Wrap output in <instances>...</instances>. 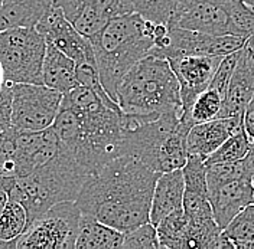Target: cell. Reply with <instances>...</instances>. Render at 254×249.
<instances>
[{
    "mask_svg": "<svg viewBox=\"0 0 254 249\" xmlns=\"http://www.w3.org/2000/svg\"><path fill=\"white\" fill-rule=\"evenodd\" d=\"M159 171L136 157L122 154L87 177L75 203L90 215L120 232L150 222V204Z\"/></svg>",
    "mask_w": 254,
    "mask_h": 249,
    "instance_id": "6da1fadb",
    "label": "cell"
},
{
    "mask_svg": "<svg viewBox=\"0 0 254 249\" xmlns=\"http://www.w3.org/2000/svg\"><path fill=\"white\" fill-rule=\"evenodd\" d=\"M52 128L90 174L122 156L123 111L103 101L87 87L78 85L63 94Z\"/></svg>",
    "mask_w": 254,
    "mask_h": 249,
    "instance_id": "7a4b0ae2",
    "label": "cell"
},
{
    "mask_svg": "<svg viewBox=\"0 0 254 249\" xmlns=\"http://www.w3.org/2000/svg\"><path fill=\"white\" fill-rule=\"evenodd\" d=\"M94 52L98 78L116 101V88L127 71L155 44V23L130 12L113 17L88 38Z\"/></svg>",
    "mask_w": 254,
    "mask_h": 249,
    "instance_id": "3957f363",
    "label": "cell"
},
{
    "mask_svg": "<svg viewBox=\"0 0 254 249\" xmlns=\"http://www.w3.org/2000/svg\"><path fill=\"white\" fill-rule=\"evenodd\" d=\"M88 176L90 173L63 144L58 153L45 164L22 177L0 179V185L7 192L9 199L26 209L29 225L54 204L75 200Z\"/></svg>",
    "mask_w": 254,
    "mask_h": 249,
    "instance_id": "277c9868",
    "label": "cell"
},
{
    "mask_svg": "<svg viewBox=\"0 0 254 249\" xmlns=\"http://www.w3.org/2000/svg\"><path fill=\"white\" fill-rule=\"evenodd\" d=\"M116 102L126 114L155 117L169 111L181 114L179 84L169 62L155 55L137 61L120 79Z\"/></svg>",
    "mask_w": 254,
    "mask_h": 249,
    "instance_id": "5b68a950",
    "label": "cell"
},
{
    "mask_svg": "<svg viewBox=\"0 0 254 249\" xmlns=\"http://www.w3.org/2000/svg\"><path fill=\"white\" fill-rule=\"evenodd\" d=\"M47 39L35 28L0 32V63L4 81L12 84H42V62Z\"/></svg>",
    "mask_w": 254,
    "mask_h": 249,
    "instance_id": "8992f818",
    "label": "cell"
},
{
    "mask_svg": "<svg viewBox=\"0 0 254 249\" xmlns=\"http://www.w3.org/2000/svg\"><path fill=\"white\" fill-rule=\"evenodd\" d=\"M79 220L81 210L75 200L57 203L26 226L16 249L75 248Z\"/></svg>",
    "mask_w": 254,
    "mask_h": 249,
    "instance_id": "52a82bcc",
    "label": "cell"
},
{
    "mask_svg": "<svg viewBox=\"0 0 254 249\" xmlns=\"http://www.w3.org/2000/svg\"><path fill=\"white\" fill-rule=\"evenodd\" d=\"M247 39L236 35H208L202 32L168 26V33L155 41L149 55L171 59L184 55L225 56L237 52Z\"/></svg>",
    "mask_w": 254,
    "mask_h": 249,
    "instance_id": "ba28073f",
    "label": "cell"
},
{
    "mask_svg": "<svg viewBox=\"0 0 254 249\" xmlns=\"http://www.w3.org/2000/svg\"><path fill=\"white\" fill-rule=\"evenodd\" d=\"M63 94L44 84H13L12 127L19 131H39L52 127Z\"/></svg>",
    "mask_w": 254,
    "mask_h": 249,
    "instance_id": "9c48e42d",
    "label": "cell"
},
{
    "mask_svg": "<svg viewBox=\"0 0 254 249\" xmlns=\"http://www.w3.org/2000/svg\"><path fill=\"white\" fill-rule=\"evenodd\" d=\"M168 26L208 35H233L231 0H176Z\"/></svg>",
    "mask_w": 254,
    "mask_h": 249,
    "instance_id": "30bf717a",
    "label": "cell"
},
{
    "mask_svg": "<svg viewBox=\"0 0 254 249\" xmlns=\"http://www.w3.org/2000/svg\"><path fill=\"white\" fill-rule=\"evenodd\" d=\"M35 29L44 35L47 42L69 56L75 65L95 63L90 39L72 26V23L64 16L61 7L54 1L49 4Z\"/></svg>",
    "mask_w": 254,
    "mask_h": 249,
    "instance_id": "8fae6325",
    "label": "cell"
},
{
    "mask_svg": "<svg viewBox=\"0 0 254 249\" xmlns=\"http://www.w3.org/2000/svg\"><path fill=\"white\" fill-rule=\"evenodd\" d=\"M72 26L91 38L109 20L133 12L130 0H54Z\"/></svg>",
    "mask_w": 254,
    "mask_h": 249,
    "instance_id": "7c38bea8",
    "label": "cell"
},
{
    "mask_svg": "<svg viewBox=\"0 0 254 249\" xmlns=\"http://www.w3.org/2000/svg\"><path fill=\"white\" fill-rule=\"evenodd\" d=\"M222 58L212 55H184L168 59L179 84L181 115L190 111L195 98L209 85Z\"/></svg>",
    "mask_w": 254,
    "mask_h": 249,
    "instance_id": "4fadbf2b",
    "label": "cell"
},
{
    "mask_svg": "<svg viewBox=\"0 0 254 249\" xmlns=\"http://www.w3.org/2000/svg\"><path fill=\"white\" fill-rule=\"evenodd\" d=\"M254 94V52L244 45L238 52L237 62L222 98L218 118L240 115Z\"/></svg>",
    "mask_w": 254,
    "mask_h": 249,
    "instance_id": "5bb4252c",
    "label": "cell"
},
{
    "mask_svg": "<svg viewBox=\"0 0 254 249\" xmlns=\"http://www.w3.org/2000/svg\"><path fill=\"white\" fill-rule=\"evenodd\" d=\"M205 158L195 154H188L187 163L182 167L184 173V200L182 209L188 220L214 218L208 186H206V164Z\"/></svg>",
    "mask_w": 254,
    "mask_h": 249,
    "instance_id": "9a60e30c",
    "label": "cell"
},
{
    "mask_svg": "<svg viewBox=\"0 0 254 249\" xmlns=\"http://www.w3.org/2000/svg\"><path fill=\"white\" fill-rule=\"evenodd\" d=\"M208 196L212 216L217 225L224 229L231 222V219L238 215L246 206L253 203V177L244 176L230 183H225L208 192Z\"/></svg>",
    "mask_w": 254,
    "mask_h": 249,
    "instance_id": "2e32d148",
    "label": "cell"
},
{
    "mask_svg": "<svg viewBox=\"0 0 254 249\" xmlns=\"http://www.w3.org/2000/svg\"><path fill=\"white\" fill-rule=\"evenodd\" d=\"M244 127L243 114L233 117L214 118L205 123L193 124L187 136L188 154H195L206 158L214 150H217L230 136Z\"/></svg>",
    "mask_w": 254,
    "mask_h": 249,
    "instance_id": "e0dca14e",
    "label": "cell"
},
{
    "mask_svg": "<svg viewBox=\"0 0 254 249\" xmlns=\"http://www.w3.org/2000/svg\"><path fill=\"white\" fill-rule=\"evenodd\" d=\"M184 186L185 185L182 169L165 171L159 174L152 196L149 215V219L153 225H158L169 213L182 209Z\"/></svg>",
    "mask_w": 254,
    "mask_h": 249,
    "instance_id": "ac0fdd59",
    "label": "cell"
},
{
    "mask_svg": "<svg viewBox=\"0 0 254 249\" xmlns=\"http://www.w3.org/2000/svg\"><path fill=\"white\" fill-rule=\"evenodd\" d=\"M42 84L61 94L69 93L79 85L75 62L49 42L42 62Z\"/></svg>",
    "mask_w": 254,
    "mask_h": 249,
    "instance_id": "d6986e66",
    "label": "cell"
},
{
    "mask_svg": "<svg viewBox=\"0 0 254 249\" xmlns=\"http://www.w3.org/2000/svg\"><path fill=\"white\" fill-rule=\"evenodd\" d=\"M54 0H4L0 6V32L13 28H36Z\"/></svg>",
    "mask_w": 254,
    "mask_h": 249,
    "instance_id": "ffe728a7",
    "label": "cell"
},
{
    "mask_svg": "<svg viewBox=\"0 0 254 249\" xmlns=\"http://www.w3.org/2000/svg\"><path fill=\"white\" fill-rule=\"evenodd\" d=\"M123 232L100 222L90 215L81 213L75 249L122 248Z\"/></svg>",
    "mask_w": 254,
    "mask_h": 249,
    "instance_id": "44dd1931",
    "label": "cell"
},
{
    "mask_svg": "<svg viewBox=\"0 0 254 249\" xmlns=\"http://www.w3.org/2000/svg\"><path fill=\"white\" fill-rule=\"evenodd\" d=\"M156 226L160 248L185 249V238L188 232V218L184 209L175 210L162 219Z\"/></svg>",
    "mask_w": 254,
    "mask_h": 249,
    "instance_id": "7402d4cb",
    "label": "cell"
},
{
    "mask_svg": "<svg viewBox=\"0 0 254 249\" xmlns=\"http://www.w3.org/2000/svg\"><path fill=\"white\" fill-rule=\"evenodd\" d=\"M233 248L254 249V203L246 206L222 229Z\"/></svg>",
    "mask_w": 254,
    "mask_h": 249,
    "instance_id": "603a6c76",
    "label": "cell"
},
{
    "mask_svg": "<svg viewBox=\"0 0 254 249\" xmlns=\"http://www.w3.org/2000/svg\"><path fill=\"white\" fill-rule=\"evenodd\" d=\"M222 95L217 93L214 88L206 87L202 93L199 94L195 101L192 102L190 111L179 118L184 121H188L190 124H198V123H205L209 120L218 118V114L221 111Z\"/></svg>",
    "mask_w": 254,
    "mask_h": 249,
    "instance_id": "cb8c5ba5",
    "label": "cell"
},
{
    "mask_svg": "<svg viewBox=\"0 0 254 249\" xmlns=\"http://www.w3.org/2000/svg\"><path fill=\"white\" fill-rule=\"evenodd\" d=\"M28 226L26 209L16 200L9 199L0 213V239L13 241L25 232Z\"/></svg>",
    "mask_w": 254,
    "mask_h": 249,
    "instance_id": "d4e9b609",
    "label": "cell"
},
{
    "mask_svg": "<svg viewBox=\"0 0 254 249\" xmlns=\"http://www.w3.org/2000/svg\"><path fill=\"white\" fill-rule=\"evenodd\" d=\"M250 144H252V139L247 136V133L243 127L240 131L230 136L217 150H214L209 156L206 157L204 161H205V164H212V163L241 160L249 153Z\"/></svg>",
    "mask_w": 254,
    "mask_h": 249,
    "instance_id": "484cf974",
    "label": "cell"
},
{
    "mask_svg": "<svg viewBox=\"0 0 254 249\" xmlns=\"http://www.w3.org/2000/svg\"><path fill=\"white\" fill-rule=\"evenodd\" d=\"M250 176L243 158L236 161H222V163H212L206 164V186L208 192L222 186L225 183H230L233 180H237L240 177Z\"/></svg>",
    "mask_w": 254,
    "mask_h": 249,
    "instance_id": "4316f807",
    "label": "cell"
},
{
    "mask_svg": "<svg viewBox=\"0 0 254 249\" xmlns=\"http://www.w3.org/2000/svg\"><path fill=\"white\" fill-rule=\"evenodd\" d=\"M176 0H130L134 13L153 23H169Z\"/></svg>",
    "mask_w": 254,
    "mask_h": 249,
    "instance_id": "83f0119b",
    "label": "cell"
},
{
    "mask_svg": "<svg viewBox=\"0 0 254 249\" xmlns=\"http://www.w3.org/2000/svg\"><path fill=\"white\" fill-rule=\"evenodd\" d=\"M122 248L130 249H158L160 248L156 226L152 222H146L131 231L123 234Z\"/></svg>",
    "mask_w": 254,
    "mask_h": 249,
    "instance_id": "f1b7e54d",
    "label": "cell"
},
{
    "mask_svg": "<svg viewBox=\"0 0 254 249\" xmlns=\"http://www.w3.org/2000/svg\"><path fill=\"white\" fill-rule=\"evenodd\" d=\"M233 35L249 39L254 35V9L243 0H231Z\"/></svg>",
    "mask_w": 254,
    "mask_h": 249,
    "instance_id": "f546056e",
    "label": "cell"
},
{
    "mask_svg": "<svg viewBox=\"0 0 254 249\" xmlns=\"http://www.w3.org/2000/svg\"><path fill=\"white\" fill-rule=\"evenodd\" d=\"M238 52H233V53H228L225 55L221 59L220 65L217 66L214 75H212V79L209 82L208 87L214 88L217 93H220L224 98V94H225V90H227V85L230 82V78H231V74H233V69L236 66V62H237L238 58Z\"/></svg>",
    "mask_w": 254,
    "mask_h": 249,
    "instance_id": "4dcf8cb0",
    "label": "cell"
},
{
    "mask_svg": "<svg viewBox=\"0 0 254 249\" xmlns=\"http://www.w3.org/2000/svg\"><path fill=\"white\" fill-rule=\"evenodd\" d=\"M12 90L13 84L9 81L0 85V136L12 128Z\"/></svg>",
    "mask_w": 254,
    "mask_h": 249,
    "instance_id": "1f68e13d",
    "label": "cell"
},
{
    "mask_svg": "<svg viewBox=\"0 0 254 249\" xmlns=\"http://www.w3.org/2000/svg\"><path fill=\"white\" fill-rule=\"evenodd\" d=\"M243 124H244V130L247 136L254 140V94L243 111Z\"/></svg>",
    "mask_w": 254,
    "mask_h": 249,
    "instance_id": "d6a6232c",
    "label": "cell"
},
{
    "mask_svg": "<svg viewBox=\"0 0 254 249\" xmlns=\"http://www.w3.org/2000/svg\"><path fill=\"white\" fill-rule=\"evenodd\" d=\"M244 161V166H246V170L247 173L254 177V140H252V144H250V149H249V153L246 154V157L243 158Z\"/></svg>",
    "mask_w": 254,
    "mask_h": 249,
    "instance_id": "836d02e7",
    "label": "cell"
},
{
    "mask_svg": "<svg viewBox=\"0 0 254 249\" xmlns=\"http://www.w3.org/2000/svg\"><path fill=\"white\" fill-rule=\"evenodd\" d=\"M7 200H9L7 192L4 190V187L0 185V213H1V210H3V207L6 206Z\"/></svg>",
    "mask_w": 254,
    "mask_h": 249,
    "instance_id": "e575fe53",
    "label": "cell"
},
{
    "mask_svg": "<svg viewBox=\"0 0 254 249\" xmlns=\"http://www.w3.org/2000/svg\"><path fill=\"white\" fill-rule=\"evenodd\" d=\"M17 239L13 241H6V239H0V249H16Z\"/></svg>",
    "mask_w": 254,
    "mask_h": 249,
    "instance_id": "d590c367",
    "label": "cell"
},
{
    "mask_svg": "<svg viewBox=\"0 0 254 249\" xmlns=\"http://www.w3.org/2000/svg\"><path fill=\"white\" fill-rule=\"evenodd\" d=\"M4 82V72H3V66H1V63H0V85Z\"/></svg>",
    "mask_w": 254,
    "mask_h": 249,
    "instance_id": "8d00e7d4",
    "label": "cell"
},
{
    "mask_svg": "<svg viewBox=\"0 0 254 249\" xmlns=\"http://www.w3.org/2000/svg\"><path fill=\"white\" fill-rule=\"evenodd\" d=\"M243 1H244L246 4H249L252 9H254V0H243Z\"/></svg>",
    "mask_w": 254,
    "mask_h": 249,
    "instance_id": "74e56055",
    "label": "cell"
},
{
    "mask_svg": "<svg viewBox=\"0 0 254 249\" xmlns=\"http://www.w3.org/2000/svg\"><path fill=\"white\" fill-rule=\"evenodd\" d=\"M3 1H4V0H0V6H1V3H3Z\"/></svg>",
    "mask_w": 254,
    "mask_h": 249,
    "instance_id": "f35d334b",
    "label": "cell"
},
{
    "mask_svg": "<svg viewBox=\"0 0 254 249\" xmlns=\"http://www.w3.org/2000/svg\"><path fill=\"white\" fill-rule=\"evenodd\" d=\"M253 186H254V177H253ZM253 203H254V198H253Z\"/></svg>",
    "mask_w": 254,
    "mask_h": 249,
    "instance_id": "ab89813d",
    "label": "cell"
}]
</instances>
